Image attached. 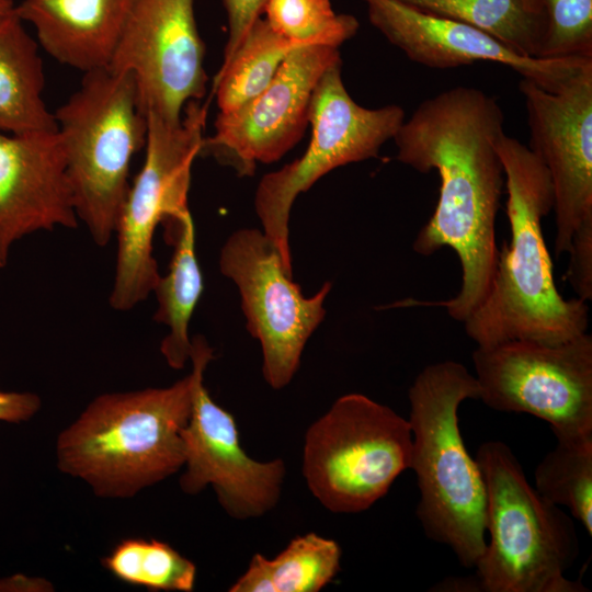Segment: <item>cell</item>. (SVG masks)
Returning a JSON list of instances; mask_svg holds the SVG:
<instances>
[{"instance_id":"1","label":"cell","mask_w":592,"mask_h":592,"mask_svg":"<svg viewBox=\"0 0 592 592\" xmlns=\"http://www.w3.org/2000/svg\"><path fill=\"white\" fill-rule=\"evenodd\" d=\"M503 124L494 96L460 86L422 101L394 136L398 161L440 178L436 207L413 241L414 252L431 255L448 247L462 266L454 297L401 306L442 307L464 322L487 298L499 254L496 217L505 177L496 141Z\"/></svg>"},{"instance_id":"2","label":"cell","mask_w":592,"mask_h":592,"mask_svg":"<svg viewBox=\"0 0 592 592\" xmlns=\"http://www.w3.org/2000/svg\"><path fill=\"white\" fill-rule=\"evenodd\" d=\"M496 148L508 192L511 239L499 249L490 292L463 322L477 346L523 340L561 343L588 332L589 306L566 299L555 284L542 220L554 208V186L539 157L504 132Z\"/></svg>"},{"instance_id":"3","label":"cell","mask_w":592,"mask_h":592,"mask_svg":"<svg viewBox=\"0 0 592 592\" xmlns=\"http://www.w3.org/2000/svg\"><path fill=\"white\" fill-rule=\"evenodd\" d=\"M479 394L475 375L455 361L424 367L408 394L410 468L420 491L417 516L429 538L448 546L469 568L487 544V491L478 463L464 444L458 408Z\"/></svg>"},{"instance_id":"4","label":"cell","mask_w":592,"mask_h":592,"mask_svg":"<svg viewBox=\"0 0 592 592\" xmlns=\"http://www.w3.org/2000/svg\"><path fill=\"white\" fill-rule=\"evenodd\" d=\"M194 374L164 388L96 397L57 439L59 469L102 497H129L184 465Z\"/></svg>"},{"instance_id":"5","label":"cell","mask_w":592,"mask_h":592,"mask_svg":"<svg viewBox=\"0 0 592 592\" xmlns=\"http://www.w3.org/2000/svg\"><path fill=\"white\" fill-rule=\"evenodd\" d=\"M475 459L487 491L490 540L476 563V582L487 592H585L566 571L580 553L572 519L542 497L501 441L480 445Z\"/></svg>"},{"instance_id":"6","label":"cell","mask_w":592,"mask_h":592,"mask_svg":"<svg viewBox=\"0 0 592 592\" xmlns=\"http://www.w3.org/2000/svg\"><path fill=\"white\" fill-rule=\"evenodd\" d=\"M54 116L77 216L94 243L104 247L116 231L132 159L147 137L135 80L109 68L87 72Z\"/></svg>"},{"instance_id":"7","label":"cell","mask_w":592,"mask_h":592,"mask_svg":"<svg viewBox=\"0 0 592 592\" xmlns=\"http://www.w3.org/2000/svg\"><path fill=\"white\" fill-rule=\"evenodd\" d=\"M412 456L408 420L362 394H346L305 434L303 475L329 511L357 513L383 498Z\"/></svg>"},{"instance_id":"8","label":"cell","mask_w":592,"mask_h":592,"mask_svg":"<svg viewBox=\"0 0 592 592\" xmlns=\"http://www.w3.org/2000/svg\"><path fill=\"white\" fill-rule=\"evenodd\" d=\"M206 107L189 102L180 122L147 114L146 156L125 197L115 234L117 255L110 305L128 310L145 300L160 277L152 254L158 225L187 213L193 161L201 153Z\"/></svg>"},{"instance_id":"9","label":"cell","mask_w":592,"mask_h":592,"mask_svg":"<svg viewBox=\"0 0 592 592\" xmlns=\"http://www.w3.org/2000/svg\"><path fill=\"white\" fill-rule=\"evenodd\" d=\"M341 70L340 59L325 71L314 90L308 116L311 137L303 156L265 174L255 192L254 207L263 232L291 275L288 221L296 197L338 167L378 157L382 146L406 119L399 105H358L346 91Z\"/></svg>"},{"instance_id":"10","label":"cell","mask_w":592,"mask_h":592,"mask_svg":"<svg viewBox=\"0 0 592 592\" xmlns=\"http://www.w3.org/2000/svg\"><path fill=\"white\" fill-rule=\"evenodd\" d=\"M473 363L481 399L501 412L528 413L557 440L592 436V337L546 344L508 341L477 346Z\"/></svg>"},{"instance_id":"11","label":"cell","mask_w":592,"mask_h":592,"mask_svg":"<svg viewBox=\"0 0 592 592\" xmlns=\"http://www.w3.org/2000/svg\"><path fill=\"white\" fill-rule=\"evenodd\" d=\"M220 272L238 286L249 333L262 349V373L274 389L289 384L304 348L326 316V282L312 296L293 282L274 243L258 229H240L220 251Z\"/></svg>"},{"instance_id":"12","label":"cell","mask_w":592,"mask_h":592,"mask_svg":"<svg viewBox=\"0 0 592 592\" xmlns=\"http://www.w3.org/2000/svg\"><path fill=\"white\" fill-rule=\"evenodd\" d=\"M212 358L213 349L206 339L195 335L190 354L192 408L182 430L185 470L180 487L195 494L210 485L231 517H259L280 500L285 464L280 458L258 462L244 452L235 418L212 399L204 386V372Z\"/></svg>"},{"instance_id":"13","label":"cell","mask_w":592,"mask_h":592,"mask_svg":"<svg viewBox=\"0 0 592 592\" xmlns=\"http://www.w3.org/2000/svg\"><path fill=\"white\" fill-rule=\"evenodd\" d=\"M204 57L194 0H132L107 68L133 76L146 116L178 123L205 94Z\"/></svg>"},{"instance_id":"14","label":"cell","mask_w":592,"mask_h":592,"mask_svg":"<svg viewBox=\"0 0 592 592\" xmlns=\"http://www.w3.org/2000/svg\"><path fill=\"white\" fill-rule=\"evenodd\" d=\"M340 59L339 48L323 45L289 52L259 95L234 111L219 112L215 132L203 139L200 155L214 157L239 175H252L258 162L281 159L301 139L314 90Z\"/></svg>"},{"instance_id":"15","label":"cell","mask_w":592,"mask_h":592,"mask_svg":"<svg viewBox=\"0 0 592 592\" xmlns=\"http://www.w3.org/2000/svg\"><path fill=\"white\" fill-rule=\"evenodd\" d=\"M530 128L528 148L554 186L555 255L568 252L576 229L592 218V64L549 92L521 79Z\"/></svg>"},{"instance_id":"16","label":"cell","mask_w":592,"mask_h":592,"mask_svg":"<svg viewBox=\"0 0 592 592\" xmlns=\"http://www.w3.org/2000/svg\"><path fill=\"white\" fill-rule=\"evenodd\" d=\"M369 22L412 61L435 69L492 61L512 68L546 91L561 89L592 58H531L463 22L398 0H364Z\"/></svg>"},{"instance_id":"17","label":"cell","mask_w":592,"mask_h":592,"mask_svg":"<svg viewBox=\"0 0 592 592\" xmlns=\"http://www.w3.org/2000/svg\"><path fill=\"white\" fill-rule=\"evenodd\" d=\"M56 226H78L57 129L0 132V267L7 265L18 240Z\"/></svg>"},{"instance_id":"18","label":"cell","mask_w":592,"mask_h":592,"mask_svg":"<svg viewBox=\"0 0 592 592\" xmlns=\"http://www.w3.org/2000/svg\"><path fill=\"white\" fill-rule=\"evenodd\" d=\"M130 1L22 0L15 14L55 60L87 73L110 66Z\"/></svg>"},{"instance_id":"19","label":"cell","mask_w":592,"mask_h":592,"mask_svg":"<svg viewBox=\"0 0 592 592\" xmlns=\"http://www.w3.org/2000/svg\"><path fill=\"white\" fill-rule=\"evenodd\" d=\"M15 14L0 21V132L56 130L43 99L45 77L38 43Z\"/></svg>"},{"instance_id":"20","label":"cell","mask_w":592,"mask_h":592,"mask_svg":"<svg viewBox=\"0 0 592 592\" xmlns=\"http://www.w3.org/2000/svg\"><path fill=\"white\" fill-rule=\"evenodd\" d=\"M162 226L173 254L167 275L160 276L153 288L158 300L153 320L169 328L160 345L161 354L170 367L181 369L191 354L189 323L204 288L203 276L195 254L191 212Z\"/></svg>"},{"instance_id":"21","label":"cell","mask_w":592,"mask_h":592,"mask_svg":"<svg viewBox=\"0 0 592 592\" xmlns=\"http://www.w3.org/2000/svg\"><path fill=\"white\" fill-rule=\"evenodd\" d=\"M341 548L316 533L294 537L278 555L255 554L230 592H317L340 570Z\"/></svg>"},{"instance_id":"22","label":"cell","mask_w":592,"mask_h":592,"mask_svg":"<svg viewBox=\"0 0 592 592\" xmlns=\"http://www.w3.org/2000/svg\"><path fill=\"white\" fill-rule=\"evenodd\" d=\"M420 11L470 25L515 53L539 58L545 34L543 0H398Z\"/></svg>"},{"instance_id":"23","label":"cell","mask_w":592,"mask_h":592,"mask_svg":"<svg viewBox=\"0 0 592 592\" xmlns=\"http://www.w3.org/2000/svg\"><path fill=\"white\" fill-rule=\"evenodd\" d=\"M295 48L259 18L215 76L213 91L220 112L234 111L259 95Z\"/></svg>"},{"instance_id":"24","label":"cell","mask_w":592,"mask_h":592,"mask_svg":"<svg viewBox=\"0 0 592 592\" xmlns=\"http://www.w3.org/2000/svg\"><path fill=\"white\" fill-rule=\"evenodd\" d=\"M535 486L548 501L567 506L592 535V436L557 440L535 469Z\"/></svg>"},{"instance_id":"25","label":"cell","mask_w":592,"mask_h":592,"mask_svg":"<svg viewBox=\"0 0 592 592\" xmlns=\"http://www.w3.org/2000/svg\"><path fill=\"white\" fill-rule=\"evenodd\" d=\"M103 566L118 580L153 591L191 592L196 579L195 565L157 539L126 538Z\"/></svg>"},{"instance_id":"26","label":"cell","mask_w":592,"mask_h":592,"mask_svg":"<svg viewBox=\"0 0 592 592\" xmlns=\"http://www.w3.org/2000/svg\"><path fill=\"white\" fill-rule=\"evenodd\" d=\"M263 13L271 29L297 47L339 48L360 26L353 15L335 13L330 0H267Z\"/></svg>"},{"instance_id":"27","label":"cell","mask_w":592,"mask_h":592,"mask_svg":"<svg viewBox=\"0 0 592 592\" xmlns=\"http://www.w3.org/2000/svg\"><path fill=\"white\" fill-rule=\"evenodd\" d=\"M543 5L539 58H592V0H543Z\"/></svg>"},{"instance_id":"28","label":"cell","mask_w":592,"mask_h":592,"mask_svg":"<svg viewBox=\"0 0 592 592\" xmlns=\"http://www.w3.org/2000/svg\"><path fill=\"white\" fill-rule=\"evenodd\" d=\"M566 278L577 297L583 301L592 299V218L584 220L573 232Z\"/></svg>"},{"instance_id":"29","label":"cell","mask_w":592,"mask_h":592,"mask_svg":"<svg viewBox=\"0 0 592 592\" xmlns=\"http://www.w3.org/2000/svg\"><path fill=\"white\" fill-rule=\"evenodd\" d=\"M228 21V41L223 65L227 64L251 25L261 18L267 0H220ZM221 65V66H223Z\"/></svg>"},{"instance_id":"30","label":"cell","mask_w":592,"mask_h":592,"mask_svg":"<svg viewBox=\"0 0 592 592\" xmlns=\"http://www.w3.org/2000/svg\"><path fill=\"white\" fill-rule=\"evenodd\" d=\"M41 408V399L33 392L0 390V421L20 423L30 420Z\"/></svg>"},{"instance_id":"31","label":"cell","mask_w":592,"mask_h":592,"mask_svg":"<svg viewBox=\"0 0 592 592\" xmlns=\"http://www.w3.org/2000/svg\"><path fill=\"white\" fill-rule=\"evenodd\" d=\"M49 583L43 579L15 574L0 579V592L47 591Z\"/></svg>"},{"instance_id":"32","label":"cell","mask_w":592,"mask_h":592,"mask_svg":"<svg viewBox=\"0 0 592 592\" xmlns=\"http://www.w3.org/2000/svg\"><path fill=\"white\" fill-rule=\"evenodd\" d=\"M14 10V0H0V21L12 14Z\"/></svg>"}]
</instances>
